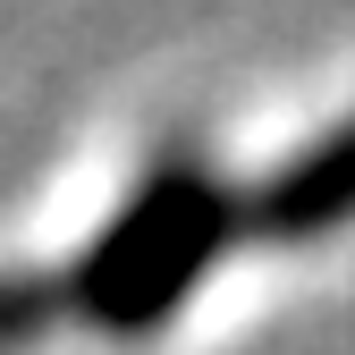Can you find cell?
<instances>
[{"mask_svg": "<svg viewBox=\"0 0 355 355\" xmlns=\"http://www.w3.org/2000/svg\"><path fill=\"white\" fill-rule=\"evenodd\" d=\"M245 237V195L195 153H161L60 279V313L102 338H144Z\"/></svg>", "mask_w": 355, "mask_h": 355, "instance_id": "1", "label": "cell"}, {"mask_svg": "<svg viewBox=\"0 0 355 355\" xmlns=\"http://www.w3.org/2000/svg\"><path fill=\"white\" fill-rule=\"evenodd\" d=\"M338 220H355V119L330 127L322 144H304L296 161H279L262 187L245 195V237H330Z\"/></svg>", "mask_w": 355, "mask_h": 355, "instance_id": "2", "label": "cell"}, {"mask_svg": "<svg viewBox=\"0 0 355 355\" xmlns=\"http://www.w3.org/2000/svg\"><path fill=\"white\" fill-rule=\"evenodd\" d=\"M51 322H68V313H60V279H51V271H42V279H34V271H9V279H0V355L34 347Z\"/></svg>", "mask_w": 355, "mask_h": 355, "instance_id": "3", "label": "cell"}]
</instances>
